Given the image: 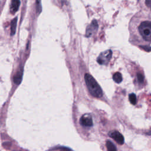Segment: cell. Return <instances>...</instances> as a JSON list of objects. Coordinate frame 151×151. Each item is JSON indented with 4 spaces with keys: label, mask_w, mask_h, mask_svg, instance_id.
<instances>
[{
    "label": "cell",
    "mask_w": 151,
    "mask_h": 151,
    "mask_svg": "<svg viewBox=\"0 0 151 151\" xmlns=\"http://www.w3.org/2000/svg\"><path fill=\"white\" fill-rule=\"evenodd\" d=\"M137 77L138 81H139L140 83H142V82L143 81L144 77H143V76L142 74H140V73L137 74Z\"/></svg>",
    "instance_id": "4fadbf2b"
},
{
    "label": "cell",
    "mask_w": 151,
    "mask_h": 151,
    "mask_svg": "<svg viewBox=\"0 0 151 151\" xmlns=\"http://www.w3.org/2000/svg\"><path fill=\"white\" fill-rule=\"evenodd\" d=\"M109 136L119 145H123L124 143V137L118 131L113 130L110 132L109 133Z\"/></svg>",
    "instance_id": "277c9868"
},
{
    "label": "cell",
    "mask_w": 151,
    "mask_h": 151,
    "mask_svg": "<svg viewBox=\"0 0 151 151\" xmlns=\"http://www.w3.org/2000/svg\"><path fill=\"white\" fill-rule=\"evenodd\" d=\"M129 99L130 102L132 104H133V105L136 104V96L134 93H131L130 94H129Z\"/></svg>",
    "instance_id": "8fae6325"
},
{
    "label": "cell",
    "mask_w": 151,
    "mask_h": 151,
    "mask_svg": "<svg viewBox=\"0 0 151 151\" xmlns=\"http://www.w3.org/2000/svg\"><path fill=\"white\" fill-rule=\"evenodd\" d=\"M22 76H23V70L22 69L19 70L16 74L14 76L13 80L15 84L18 85L21 83L22 79Z\"/></svg>",
    "instance_id": "8992f818"
},
{
    "label": "cell",
    "mask_w": 151,
    "mask_h": 151,
    "mask_svg": "<svg viewBox=\"0 0 151 151\" xmlns=\"http://www.w3.org/2000/svg\"><path fill=\"white\" fill-rule=\"evenodd\" d=\"M20 5V1L19 0H12L11 1V10L13 13L16 12Z\"/></svg>",
    "instance_id": "52a82bcc"
},
{
    "label": "cell",
    "mask_w": 151,
    "mask_h": 151,
    "mask_svg": "<svg viewBox=\"0 0 151 151\" xmlns=\"http://www.w3.org/2000/svg\"><path fill=\"white\" fill-rule=\"evenodd\" d=\"M41 0H37L36 1V7H37V11L38 13H40L41 11V4H40Z\"/></svg>",
    "instance_id": "7c38bea8"
},
{
    "label": "cell",
    "mask_w": 151,
    "mask_h": 151,
    "mask_svg": "<svg viewBox=\"0 0 151 151\" xmlns=\"http://www.w3.org/2000/svg\"><path fill=\"white\" fill-rule=\"evenodd\" d=\"M106 146L108 151H116V148L114 144L109 140H107L106 142Z\"/></svg>",
    "instance_id": "30bf717a"
},
{
    "label": "cell",
    "mask_w": 151,
    "mask_h": 151,
    "mask_svg": "<svg viewBox=\"0 0 151 151\" xmlns=\"http://www.w3.org/2000/svg\"><path fill=\"white\" fill-rule=\"evenodd\" d=\"M138 31L143 39L146 41L151 40V21H142L138 27Z\"/></svg>",
    "instance_id": "7a4b0ae2"
},
{
    "label": "cell",
    "mask_w": 151,
    "mask_h": 151,
    "mask_svg": "<svg viewBox=\"0 0 151 151\" xmlns=\"http://www.w3.org/2000/svg\"><path fill=\"white\" fill-rule=\"evenodd\" d=\"M80 124L86 127H90L93 126V120L89 114L83 115L80 120Z\"/></svg>",
    "instance_id": "5b68a950"
},
{
    "label": "cell",
    "mask_w": 151,
    "mask_h": 151,
    "mask_svg": "<svg viewBox=\"0 0 151 151\" xmlns=\"http://www.w3.org/2000/svg\"><path fill=\"white\" fill-rule=\"evenodd\" d=\"M113 79L116 83H120L122 81V76L120 73L117 72L114 74V75L113 76Z\"/></svg>",
    "instance_id": "9c48e42d"
},
{
    "label": "cell",
    "mask_w": 151,
    "mask_h": 151,
    "mask_svg": "<svg viewBox=\"0 0 151 151\" xmlns=\"http://www.w3.org/2000/svg\"><path fill=\"white\" fill-rule=\"evenodd\" d=\"M145 3L146 6L151 10V0H146Z\"/></svg>",
    "instance_id": "5bb4252c"
},
{
    "label": "cell",
    "mask_w": 151,
    "mask_h": 151,
    "mask_svg": "<svg viewBox=\"0 0 151 151\" xmlns=\"http://www.w3.org/2000/svg\"><path fill=\"white\" fill-rule=\"evenodd\" d=\"M85 81L90 94L95 97H101L103 95L101 88L96 80L89 74H86Z\"/></svg>",
    "instance_id": "6da1fadb"
},
{
    "label": "cell",
    "mask_w": 151,
    "mask_h": 151,
    "mask_svg": "<svg viewBox=\"0 0 151 151\" xmlns=\"http://www.w3.org/2000/svg\"><path fill=\"white\" fill-rule=\"evenodd\" d=\"M111 51L107 50L101 52L97 58V62L100 64H106L109 61L111 56Z\"/></svg>",
    "instance_id": "3957f363"
},
{
    "label": "cell",
    "mask_w": 151,
    "mask_h": 151,
    "mask_svg": "<svg viewBox=\"0 0 151 151\" xmlns=\"http://www.w3.org/2000/svg\"><path fill=\"white\" fill-rule=\"evenodd\" d=\"M17 24V18H14L11 22V35H13L15 34Z\"/></svg>",
    "instance_id": "ba28073f"
}]
</instances>
